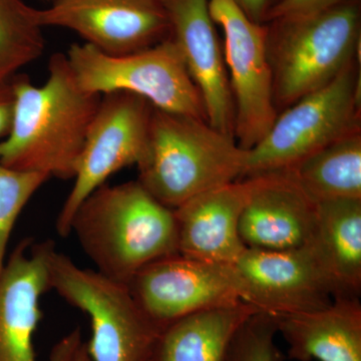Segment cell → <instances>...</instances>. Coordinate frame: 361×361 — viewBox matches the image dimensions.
I'll use <instances>...</instances> for the list:
<instances>
[{
  "mask_svg": "<svg viewBox=\"0 0 361 361\" xmlns=\"http://www.w3.org/2000/svg\"><path fill=\"white\" fill-rule=\"evenodd\" d=\"M49 275L51 290L89 316L92 361H154L164 329L142 310L128 284L80 267L56 249Z\"/></svg>",
  "mask_w": 361,
  "mask_h": 361,
  "instance_id": "5",
  "label": "cell"
},
{
  "mask_svg": "<svg viewBox=\"0 0 361 361\" xmlns=\"http://www.w3.org/2000/svg\"><path fill=\"white\" fill-rule=\"evenodd\" d=\"M297 361H361V304L336 297L319 310L273 316Z\"/></svg>",
  "mask_w": 361,
  "mask_h": 361,
  "instance_id": "17",
  "label": "cell"
},
{
  "mask_svg": "<svg viewBox=\"0 0 361 361\" xmlns=\"http://www.w3.org/2000/svg\"><path fill=\"white\" fill-rule=\"evenodd\" d=\"M51 241H21L0 272V361H37L33 336L42 319L40 299L49 287ZM73 329L51 349L49 361H68L82 343Z\"/></svg>",
  "mask_w": 361,
  "mask_h": 361,
  "instance_id": "11",
  "label": "cell"
},
{
  "mask_svg": "<svg viewBox=\"0 0 361 361\" xmlns=\"http://www.w3.org/2000/svg\"><path fill=\"white\" fill-rule=\"evenodd\" d=\"M251 20L264 23L266 16L276 0H233Z\"/></svg>",
  "mask_w": 361,
  "mask_h": 361,
  "instance_id": "26",
  "label": "cell"
},
{
  "mask_svg": "<svg viewBox=\"0 0 361 361\" xmlns=\"http://www.w3.org/2000/svg\"><path fill=\"white\" fill-rule=\"evenodd\" d=\"M68 361H92L89 353H87V342L82 341V343L75 348Z\"/></svg>",
  "mask_w": 361,
  "mask_h": 361,
  "instance_id": "27",
  "label": "cell"
},
{
  "mask_svg": "<svg viewBox=\"0 0 361 361\" xmlns=\"http://www.w3.org/2000/svg\"><path fill=\"white\" fill-rule=\"evenodd\" d=\"M66 56L75 82L85 92L97 96L129 92L158 110L207 121L200 92L171 37L123 56L73 44Z\"/></svg>",
  "mask_w": 361,
  "mask_h": 361,
  "instance_id": "6",
  "label": "cell"
},
{
  "mask_svg": "<svg viewBox=\"0 0 361 361\" xmlns=\"http://www.w3.org/2000/svg\"><path fill=\"white\" fill-rule=\"evenodd\" d=\"M277 334L272 315L254 313L233 337L226 361H284L275 343Z\"/></svg>",
  "mask_w": 361,
  "mask_h": 361,
  "instance_id": "23",
  "label": "cell"
},
{
  "mask_svg": "<svg viewBox=\"0 0 361 361\" xmlns=\"http://www.w3.org/2000/svg\"><path fill=\"white\" fill-rule=\"evenodd\" d=\"M42 30L37 8L23 0H0V85L42 56Z\"/></svg>",
  "mask_w": 361,
  "mask_h": 361,
  "instance_id": "21",
  "label": "cell"
},
{
  "mask_svg": "<svg viewBox=\"0 0 361 361\" xmlns=\"http://www.w3.org/2000/svg\"><path fill=\"white\" fill-rule=\"evenodd\" d=\"M153 108L146 99L129 92L102 96L85 137L75 184L56 220L61 237L71 234L73 215L94 190L111 175L141 161Z\"/></svg>",
  "mask_w": 361,
  "mask_h": 361,
  "instance_id": "9",
  "label": "cell"
},
{
  "mask_svg": "<svg viewBox=\"0 0 361 361\" xmlns=\"http://www.w3.org/2000/svg\"><path fill=\"white\" fill-rule=\"evenodd\" d=\"M314 202L361 199L360 130L282 171Z\"/></svg>",
  "mask_w": 361,
  "mask_h": 361,
  "instance_id": "20",
  "label": "cell"
},
{
  "mask_svg": "<svg viewBox=\"0 0 361 361\" xmlns=\"http://www.w3.org/2000/svg\"><path fill=\"white\" fill-rule=\"evenodd\" d=\"M13 110V90L11 80L0 85V140L8 134Z\"/></svg>",
  "mask_w": 361,
  "mask_h": 361,
  "instance_id": "25",
  "label": "cell"
},
{
  "mask_svg": "<svg viewBox=\"0 0 361 361\" xmlns=\"http://www.w3.org/2000/svg\"><path fill=\"white\" fill-rule=\"evenodd\" d=\"M258 311L241 302L176 320L161 331L154 361H226L233 337Z\"/></svg>",
  "mask_w": 361,
  "mask_h": 361,
  "instance_id": "19",
  "label": "cell"
},
{
  "mask_svg": "<svg viewBox=\"0 0 361 361\" xmlns=\"http://www.w3.org/2000/svg\"><path fill=\"white\" fill-rule=\"evenodd\" d=\"M360 80L351 63L322 89L277 116L265 137L249 149L244 177L282 172L360 129Z\"/></svg>",
  "mask_w": 361,
  "mask_h": 361,
  "instance_id": "7",
  "label": "cell"
},
{
  "mask_svg": "<svg viewBox=\"0 0 361 361\" xmlns=\"http://www.w3.org/2000/svg\"><path fill=\"white\" fill-rule=\"evenodd\" d=\"M161 2L170 23V37L200 92L207 122L214 129L234 137V103L209 0Z\"/></svg>",
  "mask_w": 361,
  "mask_h": 361,
  "instance_id": "14",
  "label": "cell"
},
{
  "mask_svg": "<svg viewBox=\"0 0 361 361\" xmlns=\"http://www.w3.org/2000/svg\"><path fill=\"white\" fill-rule=\"evenodd\" d=\"M214 23L224 33L225 65L234 103V137L249 151L277 118L269 54V27L251 20L233 0H209Z\"/></svg>",
  "mask_w": 361,
  "mask_h": 361,
  "instance_id": "8",
  "label": "cell"
},
{
  "mask_svg": "<svg viewBox=\"0 0 361 361\" xmlns=\"http://www.w3.org/2000/svg\"><path fill=\"white\" fill-rule=\"evenodd\" d=\"M360 42L357 0L322 13L273 21L268 54L275 104L288 108L329 85L353 63Z\"/></svg>",
  "mask_w": 361,
  "mask_h": 361,
  "instance_id": "4",
  "label": "cell"
},
{
  "mask_svg": "<svg viewBox=\"0 0 361 361\" xmlns=\"http://www.w3.org/2000/svg\"><path fill=\"white\" fill-rule=\"evenodd\" d=\"M253 177L255 186L239 223L246 248L289 250L310 243L316 203L284 172Z\"/></svg>",
  "mask_w": 361,
  "mask_h": 361,
  "instance_id": "16",
  "label": "cell"
},
{
  "mask_svg": "<svg viewBox=\"0 0 361 361\" xmlns=\"http://www.w3.org/2000/svg\"><path fill=\"white\" fill-rule=\"evenodd\" d=\"M254 186L255 177L244 178L197 195L174 209L179 254L234 264L247 249L239 223Z\"/></svg>",
  "mask_w": 361,
  "mask_h": 361,
  "instance_id": "15",
  "label": "cell"
},
{
  "mask_svg": "<svg viewBox=\"0 0 361 361\" xmlns=\"http://www.w3.org/2000/svg\"><path fill=\"white\" fill-rule=\"evenodd\" d=\"M247 155L234 137L207 121L153 108L137 180L174 210L197 195L243 178Z\"/></svg>",
  "mask_w": 361,
  "mask_h": 361,
  "instance_id": "3",
  "label": "cell"
},
{
  "mask_svg": "<svg viewBox=\"0 0 361 361\" xmlns=\"http://www.w3.org/2000/svg\"><path fill=\"white\" fill-rule=\"evenodd\" d=\"M11 85L13 118L8 134L0 140V163L49 179H73L102 96L78 87L63 54L49 59L44 85L18 75Z\"/></svg>",
  "mask_w": 361,
  "mask_h": 361,
  "instance_id": "1",
  "label": "cell"
},
{
  "mask_svg": "<svg viewBox=\"0 0 361 361\" xmlns=\"http://www.w3.org/2000/svg\"><path fill=\"white\" fill-rule=\"evenodd\" d=\"M128 286L142 310L161 329L194 313L245 302L234 265L180 254L145 266Z\"/></svg>",
  "mask_w": 361,
  "mask_h": 361,
  "instance_id": "10",
  "label": "cell"
},
{
  "mask_svg": "<svg viewBox=\"0 0 361 361\" xmlns=\"http://www.w3.org/2000/svg\"><path fill=\"white\" fill-rule=\"evenodd\" d=\"M71 233L97 271L125 284L149 263L179 254L174 210L137 180L94 190L73 215Z\"/></svg>",
  "mask_w": 361,
  "mask_h": 361,
  "instance_id": "2",
  "label": "cell"
},
{
  "mask_svg": "<svg viewBox=\"0 0 361 361\" xmlns=\"http://www.w3.org/2000/svg\"><path fill=\"white\" fill-rule=\"evenodd\" d=\"M310 244L336 289V297L361 292V199L316 203Z\"/></svg>",
  "mask_w": 361,
  "mask_h": 361,
  "instance_id": "18",
  "label": "cell"
},
{
  "mask_svg": "<svg viewBox=\"0 0 361 361\" xmlns=\"http://www.w3.org/2000/svg\"><path fill=\"white\" fill-rule=\"evenodd\" d=\"M44 1L51 2H51L54 1V0H44Z\"/></svg>",
  "mask_w": 361,
  "mask_h": 361,
  "instance_id": "28",
  "label": "cell"
},
{
  "mask_svg": "<svg viewBox=\"0 0 361 361\" xmlns=\"http://www.w3.org/2000/svg\"><path fill=\"white\" fill-rule=\"evenodd\" d=\"M49 178L14 170L0 163V272L6 261L7 246L23 208Z\"/></svg>",
  "mask_w": 361,
  "mask_h": 361,
  "instance_id": "22",
  "label": "cell"
},
{
  "mask_svg": "<svg viewBox=\"0 0 361 361\" xmlns=\"http://www.w3.org/2000/svg\"><path fill=\"white\" fill-rule=\"evenodd\" d=\"M42 27L78 33L85 44L111 56L133 54L170 37L161 0H54L37 9Z\"/></svg>",
  "mask_w": 361,
  "mask_h": 361,
  "instance_id": "12",
  "label": "cell"
},
{
  "mask_svg": "<svg viewBox=\"0 0 361 361\" xmlns=\"http://www.w3.org/2000/svg\"><path fill=\"white\" fill-rule=\"evenodd\" d=\"M351 0H277L265 21L290 20L310 16L346 4Z\"/></svg>",
  "mask_w": 361,
  "mask_h": 361,
  "instance_id": "24",
  "label": "cell"
},
{
  "mask_svg": "<svg viewBox=\"0 0 361 361\" xmlns=\"http://www.w3.org/2000/svg\"><path fill=\"white\" fill-rule=\"evenodd\" d=\"M244 301L272 316L325 307L336 289L306 244L289 250L247 248L234 263Z\"/></svg>",
  "mask_w": 361,
  "mask_h": 361,
  "instance_id": "13",
  "label": "cell"
}]
</instances>
